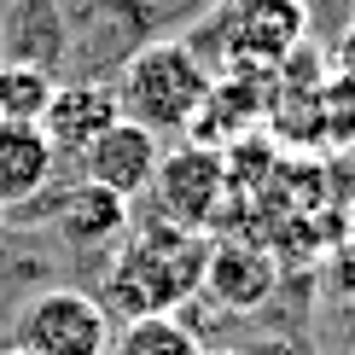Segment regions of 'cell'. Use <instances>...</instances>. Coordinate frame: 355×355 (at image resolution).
Instances as JSON below:
<instances>
[{"label": "cell", "mask_w": 355, "mask_h": 355, "mask_svg": "<svg viewBox=\"0 0 355 355\" xmlns=\"http://www.w3.org/2000/svg\"><path fill=\"white\" fill-rule=\"evenodd\" d=\"M53 227H58V239L76 245V250H111L128 233V198H116V192L94 187V181H76L58 198Z\"/></svg>", "instance_id": "cell-9"}, {"label": "cell", "mask_w": 355, "mask_h": 355, "mask_svg": "<svg viewBox=\"0 0 355 355\" xmlns=\"http://www.w3.org/2000/svg\"><path fill=\"white\" fill-rule=\"evenodd\" d=\"M0 355H29V349H18V344H12V349H0Z\"/></svg>", "instance_id": "cell-19"}, {"label": "cell", "mask_w": 355, "mask_h": 355, "mask_svg": "<svg viewBox=\"0 0 355 355\" xmlns=\"http://www.w3.org/2000/svg\"><path fill=\"white\" fill-rule=\"evenodd\" d=\"M216 41L233 70H274L291 47L309 41V6L303 0H221Z\"/></svg>", "instance_id": "cell-4"}, {"label": "cell", "mask_w": 355, "mask_h": 355, "mask_svg": "<svg viewBox=\"0 0 355 355\" xmlns=\"http://www.w3.org/2000/svg\"><path fill=\"white\" fill-rule=\"evenodd\" d=\"M53 169H58V152L35 123H0V210L41 198L53 187Z\"/></svg>", "instance_id": "cell-10"}, {"label": "cell", "mask_w": 355, "mask_h": 355, "mask_svg": "<svg viewBox=\"0 0 355 355\" xmlns=\"http://www.w3.org/2000/svg\"><path fill=\"white\" fill-rule=\"evenodd\" d=\"M0 227H6V210H0Z\"/></svg>", "instance_id": "cell-20"}, {"label": "cell", "mask_w": 355, "mask_h": 355, "mask_svg": "<svg viewBox=\"0 0 355 355\" xmlns=\"http://www.w3.org/2000/svg\"><path fill=\"white\" fill-rule=\"evenodd\" d=\"M332 349L338 355H355V303L338 309V327H332Z\"/></svg>", "instance_id": "cell-17"}, {"label": "cell", "mask_w": 355, "mask_h": 355, "mask_svg": "<svg viewBox=\"0 0 355 355\" xmlns=\"http://www.w3.org/2000/svg\"><path fill=\"white\" fill-rule=\"evenodd\" d=\"M210 82L216 76L192 53V41H146V47H135L116 64L111 94H116V111L128 123L152 128L164 140V135H187L198 123L204 99H210Z\"/></svg>", "instance_id": "cell-2"}, {"label": "cell", "mask_w": 355, "mask_h": 355, "mask_svg": "<svg viewBox=\"0 0 355 355\" xmlns=\"http://www.w3.org/2000/svg\"><path fill=\"white\" fill-rule=\"evenodd\" d=\"M320 286H327V297L344 309L355 303V233H338L327 245V262H320Z\"/></svg>", "instance_id": "cell-15"}, {"label": "cell", "mask_w": 355, "mask_h": 355, "mask_svg": "<svg viewBox=\"0 0 355 355\" xmlns=\"http://www.w3.org/2000/svg\"><path fill=\"white\" fill-rule=\"evenodd\" d=\"M0 47L18 64H41V70H58L70 58V29H64V12L53 0H18L12 18H0Z\"/></svg>", "instance_id": "cell-11"}, {"label": "cell", "mask_w": 355, "mask_h": 355, "mask_svg": "<svg viewBox=\"0 0 355 355\" xmlns=\"http://www.w3.org/2000/svg\"><path fill=\"white\" fill-rule=\"evenodd\" d=\"M105 355H198V338L181 315H135L111 327Z\"/></svg>", "instance_id": "cell-12"}, {"label": "cell", "mask_w": 355, "mask_h": 355, "mask_svg": "<svg viewBox=\"0 0 355 355\" xmlns=\"http://www.w3.org/2000/svg\"><path fill=\"white\" fill-rule=\"evenodd\" d=\"M327 64H332V76H349V82H355V18L338 29V41H332V53H327Z\"/></svg>", "instance_id": "cell-16"}, {"label": "cell", "mask_w": 355, "mask_h": 355, "mask_svg": "<svg viewBox=\"0 0 355 355\" xmlns=\"http://www.w3.org/2000/svg\"><path fill=\"white\" fill-rule=\"evenodd\" d=\"M152 204H157V221H169V227H187V233H204L221 210V198H227V157L216 152V146H175V152L157 157L152 169Z\"/></svg>", "instance_id": "cell-5"}, {"label": "cell", "mask_w": 355, "mask_h": 355, "mask_svg": "<svg viewBox=\"0 0 355 355\" xmlns=\"http://www.w3.org/2000/svg\"><path fill=\"white\" fill-rule=\"evenodd\" d=\"M274 257L262 245H245V239H221L210 245V257H204V286L221 309H233V315H250V309H262L274 297Z\"/></svg>", "instance_id": "cell-8"}, {"label": "cell", "mask_w": 355, "mask_h": 355, "mask_svg": "<svg viewBox=\"0 0 355 355\" xmlns=\"http://www.w3.org/2000/svg\"><path fill=\"white\" fill-rule=\"evenodd\" d=\"M111 250L116 257L105 268V315L116 309L123 320H135V315H175L204 286L210 239L187 233V227H169V221H140Z\"/></svg>", "instance_id": "cell-1"}, {"label": "cell", "mask_w": 355, "mask_h": 355, "mask_svg": "<svg viewBox=\"0 0 355 355\" xmlns=\"http://www.w3.org/2000/svg\"><path fill=\"white\" fill-rule=\"evenodd\" d=\"M198 355H239V349H198Z\"/></svg>", "instance_id": "cell-18"}, {"label": "cell", "mask_w": 355, "mask_h": 355, "mask_svg": "<svg viewBox=\"0 0 355 355\" xmlns=\"http://www.w3.org/2000/svg\"><path fill=\"white\" fill-rule=\"evenodd\" d=\"M58 76L41 64H18V58H0V123H41Z\"/></svg>", "instance_id": "cell-13"}, {"label": "cell", "mask_w": 355, "mask_h": 355, "mask_svg": "<svg viewBox=\"0 0 355 355\" xmlns=\"http://www.w3.org/2000/svg\"><path fill=\"white\" fill-rule=\"evenodd\" d=\"M315 128H320V152H355V82L327 76L315 87Z\"/></svg>", "instance_id": "cell-14"}, {"label": "cell", "mask_w": 355, "mask_h": 355, "mask_svg": "<svg viewBox=\"0 0 355 355\" xmlns=\"http://www.w3.org/2000/svg\"><path fill=\"white\" fill-rule=\"evenodd\" d=\"M12 332H18V349H29V355H105L111 315L82 286H47L24 303Z\"/></svg>", "instance_id": "cell-3"}, {"label": "cell", "mask_w": 355, "mask_h": 355, "mask_svg": "<svg viewBox=\"0 0 355 355\" xmlns=\"http://www.w3.org/2000/svg\"><path fill=\"white\" fill-rule=\"evenodd\" d=\"M116 94H111V82H58L53 87V99H47V111H41V135H47V146L58 157H82L87 146H94L105 128L116 123Z\"/></svg>", "instance_id": "cell-7"}, {"label": "cell", "mask_w": 355, "mask_h": 355, "mask_svg": "<svg viewBox=\"0 0 355 355\" xmlns=\"http://www.w3.org/2000/svg\"><path fill=\"white\" fill-rule=\"evenodd\" d=\"M157 157H164V140H157L152 128L116 116V123H111L94 146H87L76 164H82V181L105 187V192H116V198H140V192L152 187Z\"/></svg>", "instance_id": "cell-6"}]
</instances>
